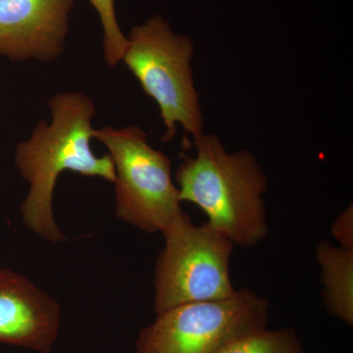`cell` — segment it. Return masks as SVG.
<instances>
[{"label":"cell","instance_id":"obj_6","mask_svg":"<svg viewBox=\"0 0 353 353\" xmlns=\"http://www.w3.org/2000/svg\"><path fill=\"white\" fill-rule=\"evenodd\" d=\"M269 303L248 289L219 301L183 304L158 313L139 332L137 353H220L267 329Z\"/></svg>","mask_w":353,"mask_h":353},{"label":"cell","instance_id":"obj_10","mask_svg":"<svg viewBox=\"0 0 353 353\" xmlns=\"http://www.w3.org/2000/svg\"><path fill=\"white\" fill-rule=\"evenodd\" d=\"M220 353H305L292 329H268L234 341Z\"/></svg>","mask_w":353,"mask_h":353},{"label":"cell","instance_id":"obj_9","mask_svg":"<svg viewBox=\"0 0 353 353\" xmlns=\"http://www.w3.org/2000/svg\"><path fill=\"white\" fill-rule=\"evenodd\" d=\"M321 265L324 299L330 313L353 324V250L323 241L317 246Z\"/></svg>","mask_w":353,"mask_h":353},{"label":"cell","instance_id":"obj_11","mask_svg":"<svg viewBox=\"0 0 353 353\" xmlns=\"http://www.w3.org/2000/svg\"><path fill=\"white\" fill-rule=\"evenodd\" d=\"M101 17L103 29V57L110 67L122 61L129 44L118 25L114 0H90Z\"/></svg>","mask_w":353,"mask_h":353},{"label":"cell","instance_id":"obj_1","mask_svg":"<svg viewBox=\"0 0 353 353\" xmlns=\"http://www.w3.org/2000/svg\"><path fill=\"white\" fill-rule=\"evenodd\" d=\"M52 122L41 121L31 138L18 143L15 163L30 183L29 194L21 208L28 229L53 243L66 240L52 210L53 192L58 176L65 171L99 176L109 183L116 180L110 154L99 157L92 152L97 113L94 102L81 92H62L48 101Z\"/></svg>","mask_w":353,"mask_h":353},{"label":"cell","instance_id":"obj_3","mask_svg":"<svg viewBox=\"0 0 353 353\" xmlns=\"http://www.w3.org/2000/svg\"><path fill=\"white\" fill-rule=\"evenodd\" d=\"M128 41L122 60L145 94L157 102L166 127L163 141L174 139L178 125L194 141L199 139L204 120L190 66L192 39L175 34L166 20L155 15L132 28Z\"/></svg>","mask_w":353,"mask_h":353},{"label":"cell","instance_id":"obj_4","mask_svg":"<svg viewBox=\"0 0 353 353\" xmlns=\"http://www.w3.org/2000/svg\"><path fill=\"white\" fill-rule=\"evenodd\" d=\"M163 250L155 267L157 313L183 304L233 296L230 260L234 243L208 224L197 226L185 212L162 232Z\"/></svg>","mask_w":353,"mask_h":353},{"label":"cell","instance_id":"obj_8","mask_svg":"<svg viewBox=\"0 0 353 353\" xmlns=\"http://www.w3.org/2000/svg\"><path fill=\"white\" fill-rule=\"evenodd\" d=\"M61 309L32 281L0 268V343L50 353L58 339Z\"/></svg>","mask_w":353,"mask_h":353},{"label":"cell","instance_id":"obj_5","mask_svg":"<svg viewBox=\"0 0 353 353\" xmlns=\"http://www.w3.org/2000/svg\"><path fill=\"white\" fill-rule=\"evenodd\" d=\"M115 167L116 216L148 233L163 232L183 214L170 158L148 143L138 126L94 130Z\"/></svg>","mask_w":353,"mask_h":353},{"label":"cell","instance_id":"obj_7","mask_svg":"<svg viewBox=\"0 0 353 353\" xmlns=\"http://www.w3.org/2000/svg\"><path fill=\"white\" fill-rule=\"evenodd\" d=\"M74 0H0V57L50 62L63 53Z\"/></svg>","mask_w":353,"mask_h":353},{"label":"cell","instance_id":"obj_12","mask_svg":"<svg viewBox=\"0 0 353 353\" xmlns=\"http://www.w3.org/2000/svg\"><path fill=\"white\" fill-rule=\"evenodd\" d=\"M332 234L343 248L353 250V210L352 205L341 212L334 221Z\"/></svg>","mask_w":353,"mask_h":353},{"label":"cell","instance_id":"obj_2","mask_svg":"<svg viewBox=\"0 0 353 353\" xmlns=\"http://www.w3.org/2000/svg\"><path fill=\"white\" fill-rule=\"evenodd\" d=\"M196 154L185 155L176 173L181 201L196 204L206 224L234 245L250 248L268 233L263 194L268 181L252 153H229L215 134L194 139Z\"/></svg>","mask_w":353,"mask_h":353}]
</instances>
